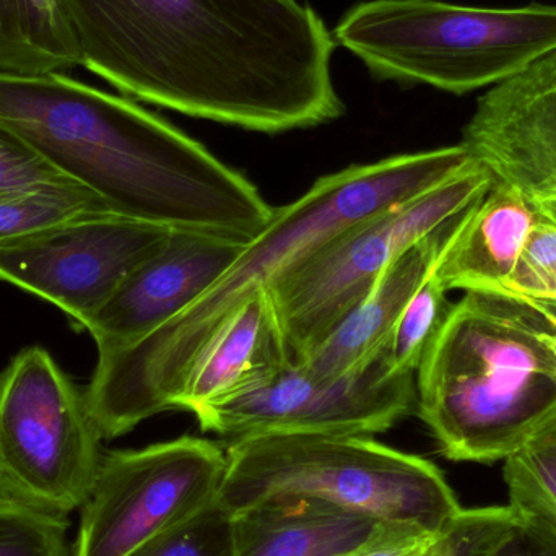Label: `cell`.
Masks as SVG:
<instances>
[{"mask_svg": "<svg viewBox=\"0 0 556 556\" xmlns=\"http://www.w3.org/2000/svg\"><path fill=\"white\" fill-rule=\"evenodd\" d=\"M81 67L186 116L280 134L342 116L332 33L296 0H61Z\"/></svg>", "mask_w": 556, "mask_h": 556, "instance_id": "obj_1", "label": "cell"}, {"mask_svg": "<svg viewBox=\"0 0 556 556\" xmlns=\"http://www.w3.org/2000/svg\"><path fill=\"white\" fill-rule=\"evenodd\" d=\"M0 126L113 214L251 241L276 208L162 117L67 74L0 72Z\"/></svg>", "mask_w": 556, "mask_h": 556, "instance_id": "obj_2", "label": "cell"}, {"mask_svg": "<svg viewBox=\"0 0 556 556\" xmlns=\"http://www.w3.org/2000/svg\"><path fill=\"white\" fill-rule=\"evenodd\" d=\"M472 162L469 149L457 143L353 165L317 179L296 201L276 208L269 225L191 306L139 342L98 355L85 399L100 437L114 440L175 410L202 350L301 257L340 231L450 181Z\"/></svg>", "mask_w": 556, "mask_h": 556, "instance_id": "obj_3", "label": "cell"}, {"mask_svg": "<svg viewBox=\"0 0 556 556\" xmlns=\"http://www.w3.org/2000/svg\"><path fill=\"white\" fill-rule=\"evenodd\" d=\"M547 317L508 294L466 291L417 375L418 415L456 463L508 459L556 418Z\"/></svg>", "mask_w": 556, "mask_h": 556, "instance_id": "obj_4", "label": "cell"}, {"mask_svg": "<svg viewBox=\"0 0 556 556\" xmlns=\"http://www.w3.org/2000/svg\"><path fill=\"white\" fill-rule=\"evenodd\" d=\"M306 496L379 522L441 534L463 511L430 460L362 434L266 433L230 441L217 503L230 515Z\"/></svg>", "mask_w": 556, "mask_h": 556, "instance_id": "obj_5", "label": "cell"}, {"mask_svg": "<svg viewBox=\"0 0 556 556\" xmlns=\"http://www.w3.org/2000/svg\"><path fill=\"white\" fill-rule=\"evenodd\" d=\"M332 38L381 80L466 94L495 87L556 51V5L368 0L340 18Z\"/></svg>", "mask_w": 556, "mask_h": 556, "instance_id": "obj_6", "label": "cell"}, {"mask_svg": "<svg viewBox=\"0 0 556 556\" xmlns=\"http://www.w3.org/2000/svg\"><path fill=\"white\" fill-rule=\"evenodd\" d=\"M495 181L473 159L450 181L340 231L277 277L267 291L293 362L311 355L401 254L472 207Z\"/></svg>", "mask_w": 556, "mask_h": 556, "instance_id": "obj_7", "label": "cell"}, {"mask_svg": "<svg viewBox=\"0 0 556 556\" xmlns=\"http://www.w3.org/2000/svg\"><path fill=\"white\" fill-rule=\"evenodd\" d=\"M85 392L41 346L20 352L0 375V500L67 515L90 496L100 443Z\"/></svg>", "mask_w": 556, "mask_h": 556, "instance_id": "obj_8", "label": "cell"}, {"mask_svg": "<svg viewBox=\"0 0 556 556\" xmlns=\"http://www.w3.org/2000/svg\"><path fill=\"white\" fill-rule=\"evenodd\" d=\"M227 450L181 437L101 457L72 556H126L217 500Z\"/></svg>", "mask_w": 556, "mask_h": 556, "instance_id": "obj_9", "label": "cell"}, {"mask_svg": "<svg viewBox=\"0 0 556 556\" xmlns=\"http://www.w3.org/2000/svg\"><path fill=\"white\" fill-rule=\"evenodd\" d=\"M417 408L415 375H397L386 349L365 368L317 378L291 362L270 384L195 414L228 441L266 433H382Z\"/></svg>", "mask_w": 556, "mask_h": 556, "instance_id": "obj_10", "label": "cell"}, {"mask_svg": "<svg viewBox=\"0 0 556 556\" xmlns=\"http://www.w3.org/2000/svg\"><path fill=\"white\" fill-rule=\"evenodd\" d=\"M172 231L111 212L72 218L0 241V280L41 296L87 327Z\"/></svg>", "mask_w": 556, "mask_h": 556, "instance_id": "obj_11", "label": "cell"}, {"mask_svg": "<svg viewBox=\"0 0 556 556\" xmlns=\"http://www.w3.org/2000/svg\"><path fill=\"white\" fill-rule=\"evenodd\" d=\"M460 143L556 227V51L480 97Z\"/></svg>", "mask_w": 556, "mask_h": 556, "instance_id": "obj_12", "label": "cell"}, {"mask_svg": "<svg viewBox=\"0 0 556 556\" xmlns=\"http://www.w3.org/2000/svg\"><path fill=\"white\" fill-rule=\"evenodd\" d=\"M247 243L172 231L162 250L140 264L85 327L98 355L126 349L181 314L220 280Z\"/></svg>", "mask_w": 556, "mask_h": 556, "instance_id": "obj_13", "label": "cell"}, {"mask_svg": "<svg viewBox=\"0 0 556 556\" xmlns=\"http://www.w3.org/2000/svg\"><path fill=\"white\" fill-rule=\"evenodd\" d=\"M467 212L469 208L401 254L376 281L365 300L298 365L317 378H340L365 368L388 346L395 324L433 273Z\"/></svg>", "mask_w": 556, "mask_h": 556, "instance_id": "obj_14", "label": "cell"}, {"mask_svg": "<svg viewBox=\"0 0 556 556\" xmlns=\"http://www.w3.org/2000/svg\"><path fill=\"white\" fill-rule=\"evenodd\" d=\"M291 362L269 291H261L195 358L176 397L175 410L195 415L227 404L270 384Z\"/></svg>", "mask_w": 556, "mask_h": 556, "instance_id": "obj_15", "label": "cell"}, {"mask_svg": "<svg viewBox=\"0 0 556 556\" xmlns=\"http://www.w3.org/2000/svg\"><path fill=\"white\" fill-rule=\"evenodd\" d=\"M538 220L528 201L496 179L464 215L438 260L434 276L447 291L500 293Z\"/></svg>", "mask_w": 556, "mask_h": 556, "instance_id": "obj_16", "label": "cell"}, {"mask_svg": "<svg viewBox=\"0 0 556 556\" xmlns=\"http://www.w3.org/2000/svg\"><path fill=\"white\" fill-rule=\"evenodd\" d=\"M379 525L320 500L278 496L233 515V556H353Z\"/></svg>", "mask_w": 556, "mask_h": 556, "instance_id": "obj_17", "label": "cell"}, {"mask_svg": "<svg viewBox=\"0 0 556 556\" xmlns=\"http://www.w3.org/2000/svg\"><path fill=\"white\" fill-rule=\"evenodd\" d=\"M81 67L61 0H0V72L68 74Z\"/></svg>", "mask_w": 556, "mask_h": 556, "instance_id": "obj_18", "label": "cell"}, {"mask_svg": "<svg viewBox=\"0 0 556 556\" xmlns=\"http://www.w3.org/2000/svg\"><path fill=\"white\" fill-rule=\"evenodd\" d=\"M509 509L556 542V418L505 460Z\"/></svg>", "mask_w": 556, "mask_h": 556, "instance_id": "obj_19", "label": "cell"}, {"mask_svg": "<svg viewBox=\"0 0 556 556\" xmlns=\"http://www.w3.org/2000/svg\"><path fill=\"white\" fill-rule=\"evenodd\" d=\"M103 212L111 211L97 195L78 185L7 189L0 191V241Z\"/></svg>", "mask_w": 556, "mask_h": 556, "instance_id": "obj_20", "label": "cell"}, {"mask_svg": "<svg viewBox=\"0 0 556 556\" xmlns=\"http://www.w3.org/2000/svg\"><path fill=\"white\" fill-rule=\"evenodd\" d=\"M446 293V288L433 270L405 307L386 346L392 371L397 375H417L428 346L453 306Z\"/></svg>", "mask_w": 556, "mask_h": 556, "instance_id": "obj_21", "label": "cell"}, {"mask_svg": "<svg viewBox=\"0 0 556 556\" xmlns=\"http://www.w3.org/2000/svg\"><path fill=\"white\" fill-rule=\"evenodd\" d=\"M233 515L215 500L202 511L142 545L126 556H233Z\"/></svg>", "mask_w": 556, "mask_h": 556, "instance_id": "obj_22", "label": "cell"}, {"mask_svg": "<svg viewBox=\"0 0 556 556\" xmlns=\"http://www.w3.org/2000/svg\"><path fill=\"white\" fill-rule=\"evenodd\" d=\"M68 521L0 500V556H72Z\"/></svg>", "mask_w": 556, "mask_h": 556, "instance_id": "obj_23", "label": "cell"}, {"mask_svg": "<svg viewBox=\"0 0 556 556\" xmlns=\"http://www.w3.org/2000/svg\"><path fill=\"white\" fill-rule=\"evenodd\" d=\"M502 294L556 304V227L539 217Z\"/></svg>", "mask_w": 556, "mask_h": 556, "instance_id": "obj_24", "label": "cell"}, {"mask_svg": "<svg viewBox=\"0 0 556 556\" xmlns=\"http://www.w3.org/2000/svg\"><path fill=\"white\" fill-rule=\"evenodd\" d=\"M58 185L75 182L55 172L15 134L0 126V191Z\"/></svg>", "mask_w": 556, "mask_h": 556, "instance_id": "obj_25", "label": "cell"}, {"mask_svg": "<svg viewBox=\"0 0 556 556\" xmlns=\"http://www.w3.org/2000/svg\"><path fill=\"white\" fill-rule=\"evenodd\" d=\"M490 556H556V542L515 516V525Z\"/></svg>", "mask_w": 556, "mask_h": 556, "instance_id": "obj_26", "label": "cell"}, {"mask_svg": "<svg viewBox=\"0 0 556 556\" xmlns=\"http://www.w3.org/2000/svg\"><path fill=\"white\" fill-rule=\"evenodd\" d=\"M528 301L535 307V309L541 311V313L547 317L548 323H551V327H548L547 330V340L556 353V307L552 306V304L541 303V301Z\"/></svg>", "mask_w": 556, "mask_h": 556, "instance_id": "obj_27", "label": "cell"}, {"mask_svg": "<svg viewBox=\"0 0 556 556\" xmlns=\"http://www.w3.org/2000/svg\"><path fill=\"white\" fill-rule=\"evenodd\" d=\"M443 552H444V542H443V534H441L440 538H438L437 541H434L433 544L430 545V547L425 548L424 552H420V554L415 555V556H443Z\"/></svg>", "mask_w": 556, "mask_h": 556, "instance_id": "obj_28", "label": "cell"}, {"mask_svg": "<svg viewBox=\"0 0 556 556\" xmlns=\"http://www.w3.org/2000/svg\"><path fill=\"white\" fill-rule=\"evenodd\" d=\"M552 306H555V307H556V304H552Z\"/></svg>", "mask_w": 556, "mask_h": 556, "instance_id": "obj_29", "label": "cell"}]
</instances>
